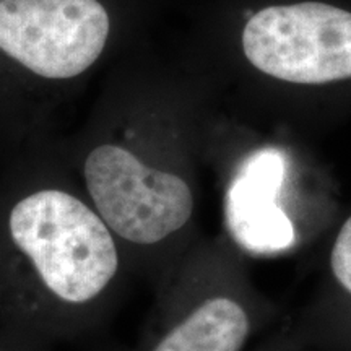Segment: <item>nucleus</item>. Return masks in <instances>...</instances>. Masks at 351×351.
Masks as SVG:
<instances>
[{"label":"nucleus","mask_w":351,"mask_h":351,"mask_svg":"<svg viewBox=\"0 0 351 351\" xmlns=\"http://www.w3.org/2000/svg\"><path fill=\"white\" fill-rule=\"evenodd\" d=\"M132 270L51 138L0 173V330L52 346L101 332Z\"/></svg>","instance_id":"obj_1"},{"label":"nucleus","mask_w":351,"mask_h":351,"mask_svg":"<svg viewBox=\"0 0 351 351\" xmlns=\"http://www.w3.org/2000/svg\"><path fill=\"white\" fill-rule=\"evenodd\" d=\"M252 351H309L295 332H280Z\"/></svg>","instance_id":"obj_9"},{"label":"nucleus","mask_w":351,"mask_h":351,"mask_svg":"<svg viewBox=\"0 0 351 351\" xmlns=\"http://www.w3.org/2000/svg\"><path fill=\"white\" fill-rule=\"evenodd\" d=\"M0 351H52V346L28 337L0 330Z\"/></svg>","instance_id":"obj_8"},{"label":"nucleus","mask_w":351,"mask_h":351,"mask_svg":"<svg viewBox=\"0 0 351 351\" xmlns=\"http://www.w3.org/2000/svg\"><path fill=\"white\" fill-rule=\"evenodd\" d=\"M56 142L83 194L119 241L132 275L158 287L200 239L184 148L147 134L109 88L80 130Z\"/></svg>","instance_id":"obj_2"},{"label":"nucleus","mask_w":351,"mask_h":351,"mask_svg":"<svg viewBox=\"0 0 351 351\" xmlns=\"http://www.w3.org/2000/svg\"><path fill=\"white\" fill-rule=\"evenodd\" d=\"M295 333L306 346L351 351V215L327 247L317 291Z\"/></svg>","instance_id":"obj_7"},{"label":"nucleus","mask_w":351,"mask_h":351,"mask_svg":"<svg viewBox=\"0 0 351 351\" xmlns=\"http://www.w3.org/2000/svg\"><path fill=\"white\" fill-rule=\"evenodd\" d=\"M269 314L244 254L226 236L200 238L155 287L134 351H245Z\"/></svg>","instance_id":"obj_4"},{"label":"nucleus","mask_w":351,"mask_h":351,"mask_svg":"<svg viewBox=\"0 0 351 351\" xmlns=\"http://www.w3.org/2000/svg\"><path fill=\"white\" fill-rule=\"evenodd\" d=\"M116 0H0V163L49 142L54 114L116 46Z\"/></svg>","instance_id":"obj_3"},{"label":"nucleus","mask_w":351,"mask_h":351,"mask_svg":"<svg viewBox=\"0 0 351 351\" xmlns=\"http://www.w3.org/2000/svg\"><path fill=\"white\" fill-rule=\"evenodd\" d=\"M283 178L278 153H257L230 186L225 234L241 252L276 254L298 247L291 219L276 204Z\"/></svg>","instance_id":"obj_6"},{"label":"nucleus","mask_w":351,"mask_h":351,"mask_svg":"<svg viewBox=\"0 0 351 351\" xmlns=\"http://www.w3.org/2000/svg\"><path fill=\"white\" fill-rule=\"evenodd\" d=\"M245 59L276 80L326 85L351 78V12L324 2L271 5L243 29Z\"/></svg>","instance_id":"obj_5"}]
</instances>
